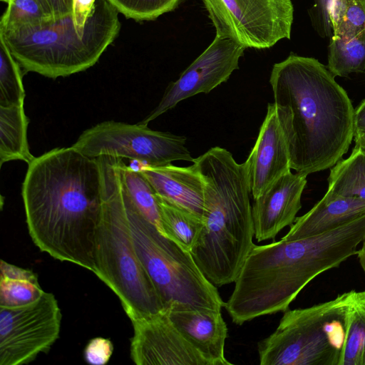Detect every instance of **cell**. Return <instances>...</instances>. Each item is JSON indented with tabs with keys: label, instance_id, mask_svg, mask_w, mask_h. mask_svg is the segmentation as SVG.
<instances>
[{
	"label": "cell",
	"instance_id": "1",
	"mask_svg": "<svg viewBox=\"0 0 365 365\" xmlns=\"http://www.w3.org/2000/svg\"><path fill=\"white\" fill-rule=\"evenodd\" d=\"M21 194L35 245L96 274V233L103 205L98 159L72 146L51 150L28 165Z\"/></svg>",
	"mask_w": 365,
	"mask_h": 365
},
{
	"label": "cell",
	"instance_id": "2",
	"mask_svg": "<svg viewBox=\"0 0 365 365\" xmlns=\"http://www.w3.org/2000/svg\"><path fill=\"white\" fill-rule=\"evenodd\" d=\"M269 83L284 113L292 169L308 175L333 167L354 135V108L335 76L317 59L292 54L273 66Z\"/></svg>",
	"mask_w": 365,
	"mask_h": 365
},
{
	"label": "cell",
	"instance_id": "3",
	"mask_svg": "<svg viewBox=\"0 0 365 365\" xmlns=\"http://www.w3.org/2000/svg\"><path fill=\"white\" fill-rule=\"evenodd\" d=\"M364 240L365 214L313 236L255 245L224 307L238 325L285 312L316 277L356 255Z\"/></svg>",
	"mask_w": 365,
	"mask_h": 365
},
{
	"label": "cell",
	"instance_id": "4",
	"mask_svg": "<svg viewBox=\"0 0 365 365\" xmlns=\"http://www.w3.org/2000/svg\"><path fill=\"white\" fill-rule=\"evenodd\" d=\"M203 227L190 252L205 277L215 287L235 282L255 245L247 170L218 164L202 173Z\"/></svg>",
	"mask_w": 365,
	"mask_h": 365
},
{
	"label": "cell",
	"instance_id": "5",
	"mask_svg": "<svg viewBox=\"0 0 365 365\" xmlns=\"http://www.w3.org/2000/svg\"><path fill=\"white\" fill-rule=\"evenodd\" d=\"M119 12L108 0H96L83 32L72 14L36 26L0 29L11 55L24 72L56 78L93 66L120 29Z\"/></svg>",
	"mask_w": 365,
	"mask_h": 365
},
{
	"label": "cell",
	"instance_id": "6",
	"mask_svg": "<svg viewBox=\"0 0 365 365\" xmlns=\"http://www.w3.org/2000/svg\"><path fill=\"white\" fill-rule=\"evenodd\" d=\"M97 158L102 175L103 205L96 233V275L116 294L133 321L165 307L134 247L118 158Z\"/></svg>",
	"mask_w": 365,
	"mask_h": 365
},
{
	"label": "cell",
	"instance_id": "7",
	"mask_svg": "<svg viewBox=\"0 0 365 365\" xmlns=\"http://www.w3.org/2000/svg\"><path fill=\"white\" fill-rule=\"evenodd\" d=\"M125 205L135 251L165 307L175 304L221 311L225 302L217 287L205 277L191 253L148 221L125 188Z\"/></svg>",
	"mask_w": 365,
	"mask_h": 365
},
{
	"label": "cell",
	"instance_id": "8",
	"mask_svg": "<svg viewBox=\"0 0 365 365\" xmlns=\"http://www.w3.org/2000/svg\"><path fill=\"white\" fill-rule=\"evenodd\" d=\"M350 291L309 307L287 309L275 331L258 343L261 365H339Z\"/></svg>",
	"mask_w": 365,
	"mask_h": 365
},
{
	"label": "cell",
	"instance_id": "9",
	"mask_svg": "<svg viewBox=\"0 0 365 365\" xmlns=\"http://www.w3.org/2000/svg\"><path fill=\"white\" fill-rule=\"evenodd\" d=\"M72 147L92 158H129L154 167L194 160L185 136L153 130L140 123H100L83 132Z\"/></svg>",
	"mask_w": 365,
	"mask_h": 365
},
{
	"label": "cell",
	"instance_id": "10",
	"mask_svg": "<svg viewBox=\"0 0 365 365\" xmlns=\"http://www.w3.org/2000/svg\"><path fill=\"white\" fill-rule=\"evenodd\" d=\"M216 35L244 48H267L290 38L291 0H202Z\"/></svg>",
	"mask_w": 365,
	"mask_h": 365
},
{
	"label": "cell",
	"instance_id": "11",
	"mask_svg": "<svg viewBox=\"0 0 365 365\" xmlns=\"http://www.w3.org/2000/svg\"><path fill=\"white\" fill-rule=\"evenodd\" d=\"M62 314L53 294L17 307L0 306V365H21L48 353L58 339Z\"/></svg>",
	"mask_w": 365,
	"mask_h": 365
},
{
	"label": "cell",
	"instance_id": "12",
	"mask_svg": "<svg viewBox=\"0 0 365 365\" xmlns=\"http://www.w3.org/2000/svg\"><path fill=\"white\" fill-rule=\"evenodd\" d=\"M245 48L216 35L212 43L166 88L158 106L140 123L148 125L183 100L208 93L227 81L238 68Z\"/></svg>",
	"mask_w": 365,
	"mask_h": 365
},
{
	"label": "cell",
	"instance_id": "13",
	"mask_svg": "<svg viewBox=\"0 0 365 365\" xmlns=\"http://www.w3.org/2000/svg\"><path fill=\"white\" fill-rule=\"evenodd\" d=\"M169 308L131 321L133 361L137 365H210L173 323Z\"/></svg>",
	"mask_w": 365,
	"mask_h": 365
},
{
	"label": "cell",
	"instance_id": "14",
	"mask_svg": "<svg viewBox=\"0 0 365 365\" xmlns=\"http://www.w3.org/2000/svg\"><path fill=\"white\" fill-rule=\"evenodd\" d=\"M246 161L254 200L292 170L284 113L274 103L267 106L256 142Z\"/></svg>",
	"mask_w": 365,
	"mask_h": 365
},
{
	"label": "cell",
	"instance_id": "15",
	"mask_svg": "<svg viewBox=\"0 0 365 365\" xmlns=\"http://www.w3.org/2000/svg\"><path fill=\"white\" fill-rule=\"evenodd\" d=\"M307 177L306 174L290 171L255 199L252 211L257 242L274 240L282 230L294 222L302 207Z\"/></svg>",
	"mask_w": 365,
	"mask_h": 365
},
{
	"label": "cell",
	"instance_id": "16",
	"mask_svg": "<svg viewBox=\"0 0 365 365\" xmlns=\"http://www.w3.org/2000/svg\"><path fill=\"white\" fill-rule=\"evenodd\" d=\"M169 317L185 338L210 365L231 364L225 356L227 327L221 311L173 304Z\"/></svg>",
	"mask_w": 365,
	"mask_h": 365
},
{
	"label": "cell",
	"instance_id": "17",
	"mask_svg": "<svg viewBox=\"0 0 365 365\" xmlns=\"http://www.w3.org/2000/svg\"><path fill=\"white\" fill-rule=\"evenodd\" d=\"M138 170L148 180L158 197L202 218L204 182L194 163L187 167L172 163L155 167L142 164Z\"/></svg>",
	"mask_w": 365,
	"mask_h": 365
},
{
	"label": "cell",
	"instance_id": "18",
	"mask_svg": "<svg viewBox=\"0 0 365 365\" xmlns=\"http://www.w3.org/2000/svg\"><path fill=\"white\" fill-rule=\"evenodd\" d=\"M365 214V200L356 197L322 198L304 215L296 218L283 237L296 240L336 228Z\"/></svg>",
	"mask_w": 365,
	"mask_h": 365
},
{
	"label": "cell",
	"instance_id": "19",
	"mask_svg": "<svg viewBox=\"0 0 365 365\" xmlns=\"http://www.w3.org/2000/svg\"><path fill=\"white\" fill-rule=\"evenodd\" d=\"M29 120L24 104L0 106V165L11 160H23L28 165L35 157L30 153L27 128Z\"/></svg>",
	"mask_w": 365,
	"mask_h": 365
},
{
	"label": "cell",
	"instance_id": "20",
	"mask_svg": "<svg viewBox=\"0 0 365 365\" xmlns=\"http://www.w3.org/2000/svg\"><path fill=\"white\" fill-rule=\"evenodd\" d=\"M356 197L365 200V150L354 146L351 155L330 170L324 200Z\"/></svg>",
	"mask_w": 365,
	"mask_h": 365
},
{
	"label": "cell",
	"instance_id": "21",
	"mask_svg": "<svg viewBox=\"0 0 365 365\" xmlns=\"http://www.w3.org/2000/svg\"><path fill=\"white\" fill-rule=\"evenodd\" d=\"M344 326L339 365H365V290L350 291Z\"/></svg>",
	"mask_w": 365,
	"mask_h": 365
},
{
	"label": "cell",
	"instance_id": "22",
	"mask_svg": "<svg viewBox=\"0 0 365 365\" xmlns=\"http://www.w3.org/2000/svg\"><path fill=\"white\" fill-rule=\"evenodd\" d=\"M38 275L31 269L0 262V306L17 307L36 300L43 293Z\"/></svg>",
	"mask_w": 365,
	"mask_h": 365
},
{
	"label": "cell",
	"instance_id": "23",
	"mask_svg": "<svg viewBox=\"0 0 365 365\" xmlns=\"http://www.w3.org/2000/svg\"><path fill=\"white\" fill-rule=\"evenodd\" d=\"M157 199L163 235L190 252L202 230V218L158 196Z\"/></svg>",
	"mask_w": 365,
	"mask_h": 365
},
{
	"label": "cell",
	"instance_id": "24",
	"mask_svg": "<svg viewBox=\"0 0 365 365\" xmlns=\"http://www.w3.org/2000/svg\"><path fill=\"white\" fill-rule=\"evenodd\" d=\"M118 165L125 188L140 213L163 235L156 194L150 182L138 170L128 166L122 158Z\"/></svg>",
	"mask_w": 365,
	"mask_h": 365
},
{
	"label": "cell",
	"instance_id": "25",
	"mask_svg": "<svg viewBox=\"0 0 365 365\" xmlns=\"http://www.w3.org/2000/svg\"><path fill=\"white\" fill-rule=\"evenodd\" d=\"M328 51L327 68L335 77L365 71V29L347 40L331 36Z\"/></svg>",
	"mask_w": 365,
	"mask_h": 365
},
{
	"label": "cell",
	"instance_id": "26",
	"mask_svg": "<svg viewBox=\"0 0 365 365\" xmlns=\"http://www.w3.org/2000/svg\"><path fill=\"white\" fill-rule=\"evenodd\" d=\"M1 16L0 29L10 31L54 19L46 0H11Z\"/></svg>",
	"mask_w": 365,
	"mask_h": 365
},
{
	"label": "cell",
	"instance_id": "27",
	"mask_svg": "<svg viewBox=\"0 0 365 365\" xmlns=\"http://www.w3.org/2000/svg\"><path fill=\"white\" fill-rule=\"evenodd\" d=\"M25 96L21 67L0 34V106L24 104Z\"/></svg>",
	"mask_w": 365,
	"mask_h": 365
},
{
	"label": "cell",
	"instance_id": "28",
	"mask_svg": "<svg viewBox=\"0 0 365 365\" xmlns=\"http://www.w3.org/2000/svg\"><path fill=\"white\" fill-rule=\"evenodd\" d=\"M117 11L135 21L153 20L172 11L180 0H108Z\"/></svg>",
	"mask_w": 365,
	"mask_h": 365
},
{
	"label": "cell",
	"instance_id": "29",
	"mask_svg": "<svg viewBox=\"0 0 365 365\" xmlns=\"http://www.w3.org/2000/svg\"><path fill=\"white\" fill-rule=\"evenodd\" d=\"M365 29V0H346V10L333 37L347 40Z\"/></svg>",
	"mask_w": 365,
	"mask_h": 365
},
{
	"label": "cell",
	"instance_id": "30",
	"mask_svg": "<svg viewBox=\"0 0 365 365\" xmlns=\"http://www.w3.org/2000/svg\"><path fill=\"white\" fill-rule=\"evenodd\" d=\"M112 341L106 338L96 337L91 339L85 347L83 357L91 365L106 364L113 351Z\"/></svg>",
	"mask_w": 365,
	"mask_h": 365
},
{
	"label": "cell",
	"instance_id": "31",
	"mask_svg": "<svg viewBox=\"0 0 365 365\" xmlns=\"http://www.w3.org/2000/svg\"><path fill=\"white\" fill-rule=\"evenodd\" d=\"M330 1L314 0V5L309 10L312 26L318 35L322 38L330 37L333 35L332 26L328 14Z\"/></svg>",
	"mask_w": 365,
	"mask_h": 365
},
{
	"label": "cell",
	"instance_id": "32",
	"mask_svg": "<svg viewBox=\"0 0 365 365\" xmlns=\"http://www.w3.org/2000/svg\"><path fill=\"white\" fill-rule=\"evenodd\" d=\"M96 0H73L72 16L77 29L83 32Z\"/></svg>",
	"mask_w": 365,
	"mask_h": 365
},
{
	"label": "cell",
	"instance_id": "33",
	"mask_svg": "<svg viewBox=\"0 0 365 365\" xmlns=\"http://www.w3.org/2000/svg\"><path fill=\"white\" fill-rule=\"evenodd\" d=\"M346 6V0H331L328 14L333 31H336L342 20Z\"/></svg>",
	"mask_w": 365,
	"mask_h": 365
},
{
	"label": "cell",
	"instance_id": "34",
	"mask_svg": "<svg viewBox=\"0 0 365 365\" xmlns=\"http://www.w3.org/2000/svg\"><path fill=\"white\" fill-rule=\"evenodd\" d=\"M54 19L72 14L73 0H46Z\"/></svg>",
	"mask_w": 365,
	"mask_h": 365
},
{
	"label": "cell",
	"instance_id": "35",
	"mask_svg": "<svg viewBox=\"0 0 365 365\" xmlns=\"http://www.w3.org/2000/svg\"><path fill=\"white\" fill-rule=\"evenodd\" d=\"M354 134L365 133V99L354 109Z\"/></svg>",
	"mask_w": 365,
	"mask_h": 365
},
{
	"label": "cell",
	"instance_id": "36",
	"mask_svg": "<svg viewBox=\"0 0 365 365\" xmlns=\"http://www.w3.org/2000/svg\"><path fill=\"white\" fill-rule=\"evenodd\" d=\"M356 255L359 264L365 274V240L362 242V245L358 250Z\"/></svg>",
	"mask_w": 365,
	"mask_h": 365
},
{
	"label": "cell",
	"instance_id": "37",
	"mask_svg": "<svg viewBox=\"0 0 365 365\" xmlns=\"http://www.w3.org/2000/svg\"><path fill=\"white\" fill-rule=\"evenodd\" d=\"M355 145L365 150V133H355L354 135Z\"/></svg>",
	"mask_w": 365,
	"mask_h": 365
},
{
	"label": "cell",
	"instance_id": "38",
	"mask_svg": "<svg viewBox=\"0 0 365 365\" xmlns=\"http://www.w3.org/2000/svg\"><path fill=\"white\" fill-rule=\"evenodd\" d=\"M1 1L8 4L11 0H1Z\"/></svg>",
	"mask_w": 365,
	"mask_h": 365
}]
</instances>
